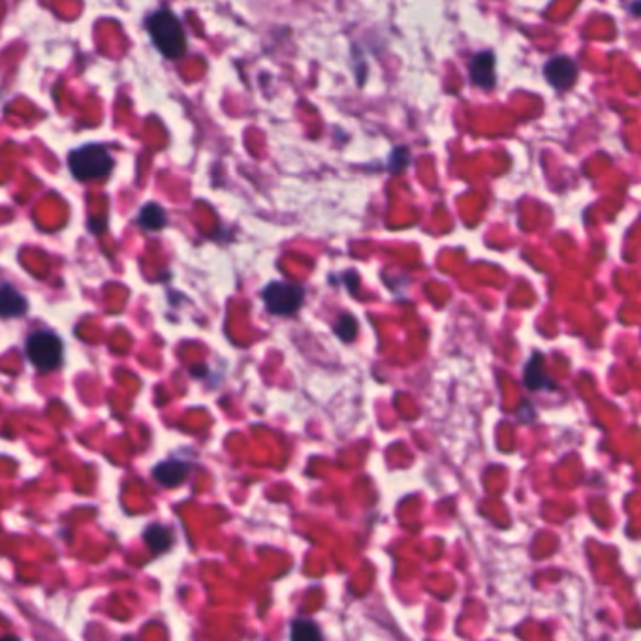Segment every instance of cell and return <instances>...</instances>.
Here are the masks:
<instances>
[{
    "label": "cell",
    "instance_id": "1",
    "mask_svg": "<svg viewBox=\"0 0 641 641\" xmlns=\"http://www.w3.org/2000/svg\"><path fill=\"white\" fill-rule=\"evenodd\" d=\"M147 28L154 45L167 59H179L186 51V36L181 21L170 10H159L149 17Z\"/></svg>",
    "mask_w": 641,
    "mask_h": 641
},
{
    "label": "cell",
    "instance_id": "2",
    "mask_svg": "<svg viewBox=\"0 0 641 641\" xmlns=\"http://www.w3.org/2000/svg\"><path fill=\"white\" fill-rule=\"evenodd\" d=\"M113 156L111 152L98 143L83 145L76 151L70 152L68 165L72 175L77 181H100L105 179L113 170Z\"/></svg>",
    "mask_w": 641,
    "mask_h": 641
},
{
    "label": "cell",
    "instance_id": "3",
    "mask_svg": "<svg viewBox=\"0 0 641 641\" xmlns=\"http://www.w3.org/2000/svg\"><path fill=\"white\" fill-rule=\"evenodd\" d=\"M28 361L38 371H55L62 363V340L53 331H36L25 345Z\"/></svg>",
    "mask_w": 641,
    "mask_h": 641
},
{
    "label": "cell",
    "instance_id": "4",
    "mask_svg": "<svg viewBox=\"0 0 641 641\" xmlns=\"http://www.w3.org/2000/svg\"><path fill=\"white\" fill-rule=\"evenodd\" d=\"M262 296L269 314L292 316L303 305L305 289L296 283H271L265 286Z\"/></svg>",
    "mask_w": 641,
    "mask_h": 641
},
{
    "label": "cell",
    "instance_id": "5",
    "mask_svg": "<svg viewBox=\"0 0 641 641\" xmlns=\"http://www.w3.org/2000/svg\"><path fill=\"white\" fill-rule=\"evenodd\" d=\"M544 76L557 90H566L578 81V64L566 55L553 57L545 62Z\"/></svg>",
    "mask_w": 641,
    "mask_h": 641
},
{
    "label": "cell",
    "instance_id": "6",
    "mask_svg": "<svg viewBox=\"0 0 641 641\" xmlns=\"http://www.w3.org/2000/svg\"><path fill=\"white\" fill-rule=\"evenodd\" d=\"M495 64V53H491V51H482V53L472 57L469 66L470 81L474 83L476 87H480V89H493L496 83Z\"/></svg>",
    "mask_w": 641,
    "mask_h": 641
},
{
    "label": "cell",
    "instance_id": "7",
    "mask_svg": "<svg viewBox=\"0 0 641 641\" xmlns=\"http://www.w3.org/2000/svg\"><path fill=\"white\" fill-rule=\"evenodd\" d=\"M188 472H190V465H188V462L164 461L159 462V465L154 467L152 476H154V480H156L160 485H164V487H177V485H181V483L185 482Z\"/></svg>",
    "mask_w": 641,
    "mask_h": 641
},
{
    "label": "cell",
    "instance_id": "8",
    "mask_svg": "<svg viewBox=\"0 0 641 641\" xmlns=\"http://www.w3.org/2000/svg\"><path fill=\"white\" fill-rule=\"evenodd\" d=\"M27 299L12 284H0V316L15 318L27 312Z\"/></svg>",
    "mask_w": 641,
    "mask_h": 641
},
{
    "label": "cell",
    "instance_id": "9",
    "mask_svg": "<svg viewBox=\"0 0 641 641\" xmlns=\"http://www.w3.org/2000/svg\"><path fill=\"white\" fill-rule=\"evenodd\" d=\"M139 226L143 227V230H152V232H159L162 227L165 226V222H167V216H165V211L159 203H147V205L139 211Z\"/></svg>",
    "mask_w": 641,
    "mask_h": 641
},
{
    "label": "cell",
    "instance_id": "10",
    "mask_svg": "<svg viewBox=\"0 0 641 641\" xmlns=\"http://www.w3.org/2000/svg\"><path fill=\"white\" fill-rule=\"evenodd\" d=\"M145 544L149 545V549L154 553L165 551L172 545V534L162 525H151L143 534Z\"/></svg>",
    "mask_w": 641,
    "mask_h": 641
},
{
    "label": "cell",
    "instance_id": "11",
    "mask_svg": "<svg viewBox=\"0 0 641 641\" xmlns=\"http://www.w3.org/2000/svg\"><path fill=\"white\" fill-rule=\"evenodd\" d=\"M292 640H320V630L314 622L305 619H297L292 622Z\"/></svg>",
    "mask_w": 641,
    "mask_h": 641
},
{
    "label": "cell",
    "instance_id": "12",
    "mask_svg": "<svg viewBox=\"0 0 641 641\" xmlns=\"http://www.w3.org/2000/svg\"><path fill=\"white\" fill-rule=\"evenodd\" d=\"M525 384L529 386V389H551L553 387L551 378H547L542 369H532V365L527 367Z\"/></svg>",
    "mask_w": 641,
    "mask_h": 641
},
{
    "label": "cell",
    "instance_id": "13",
    "mask_svg": "<svg viewBox=\"0 0 641 641\" xmlns=\"http://www.w3.org/2000/svg\"><path fill=\"white\" fill-rule=\"evenodd\" d=\"M356 331H358L356 320L350 314H340L337 325H335V333H337L338 337L345 338V340H352V337L356 335Z\"/></svg>",
    "mask_w": 641,
    "mask_h": 641
},
{
    "label": "cell",
    "instance_id": "14",
    "mask_svg": "<svg viewBox=\"0 0 641 641\" xmlns=\"http://www.w3.org/2000/svg\"><path fill=\"white\" fill-rule=\"evenodd\" d=\"M408 149L407 147H403V149H395V152L391 154V172H400V170H405V165L408 164Z\"/></svg>",
    "mask_w": 641,
    "mask_h": 641
}]
</instances>
